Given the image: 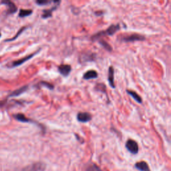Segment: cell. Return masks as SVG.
<instances>
[{"mask_svg": "<svg viewBox=\"0 0 171 171\" xmlns=\"http://www.w3.org/2000/svg\"><path fill=\"white\" fill-rule=\"evenodd\" d=\"M120 27L119 24L111 25L107 29V30L100 31V32L96 33L95 35H94L91 38L92 40H96V39L100 38L101 37L103 36H113L118 30H120Z\"/></svg>", "mask_w": 171, "mask_h": 171, "instance_id": "cell-1", "label": "cell"}, {"mask_svg": "<svg viewBox=\"0 0 171 171\" xmlns=\"http://www.w3.org/2000/svg\"><path fill=\"white\" fill-rule=\"evenodd\" d=\"M46 164L43 162H36L28 165L22 171H45Z\"/></svg>", "mask_w": 171, "mask_h": 171, "instance_id": "cell-2", "label": "cell"}, {"mask_svg": "<svg viewBox=\"0 0 171 171\" xmlns=\"http://www.w3.org/2000/svg\"><path fill=\"white\" fill-rule=\"evenodd\" d=\"M126 148L129 151L130 153L136 154L138 152V143L135 140L132 139H128L126 143Z\"/></svg>", "mask_w": 171, "mask_h": 171, "instance_id": "cell-3", "label": "cell"}, {"mask_svg": "<svg viewBox=\"0 0 171 171\" xmlns=\"http://www.w3.org/2000/svg\"><path fill=\"white\" fill-rule=\"evenodd\" d=\"M145 37L138 33H133L131 35L124 37L122 39L126 42H133L135 41H144L145 40Z\"/></svg>", "mask_w": 171, "mask_h": 171, "instance_id": "cell-4", "label": "cell"}, {"mask_svg": "<svg viewBox=\"0 0 171 171\" xmlns=\"http://www.w3.org/2000/svg\"><path fill=\"white\" fill-rule=\"evenodd\" d=\"M40 51V49H39L38 51H37L35 53H33V54H31L30 55H28V56H25L24 57H23V58L22 59H20V60H15V61L14 62H13L11 65H10V66L9 67H11V68H14V67H17V66H19V65H22L23 64V63L25 62H27L28 60H30L31 57H33L35 55H36L38 53V52Z\"/></svg>", "mask_w": 171, "mask_h": 171, "instance_id": "cell-5", "label": "cell"}, {"mask_svg": "<svg viewBox=\"0 0 171 171\" xmlns=\"http://www.w3.org/2000/svg\"><path fill=\"white\" fill-rule=\"evenodd\" d=\"M77 120L80 122L86 123L92 120V116L88 112H79L77 114Z\"/></svg>", "mask_w": 171, "mask_h": 171, "instance_id": "cell-6", "label": "cell"}, {"mask_svg": "<svg viewBox=\"0 0 171 171\" xmlns=\"http://www.w3.org/2000/svg\"><path fill=\"white\" fill-rule=\"evenodd\" d=\"M71 70H72V67L69 64H61L58 67L59 72L65 77H67L70 74Z\"/></svg>", "mask_w": 171, "mask_h": 171, "instance_id": "cell-7", "label": "cell"}, {"mask_svg": "<svg viewBox=\"0 0 171 171\" xmlns=\"http://www.w3.org/2000/svg\"><path fill=\"white\" fill-rule=\"evenodd\" d=\"M60 4V1L59 2H57L56 5H54L52 8L49 9L43 10V14H42L41 15L42 18H44V19H47V18H48V17H51L52 16V13H53L54 10H56L57 7H58Z\"/></svg>", "mask_w": 171, "mask_h": 171, "instance_id": "cell-8", "label": "cell"}, {"mask_svg": "<svg viewBox=\"0 0 171 171\" xmlns=\"http://www.w3.org/2000/svg\"><path fill=\"white\" fill-rule=\"evenodd\" d=\"M108 80L110 86L112 88H115V83H114V69L113 66H110L108 69Z\"/></svg>", "mask_w": 171, "mask_h": 171, "instance_id": "cell-9", "label": "cell"}, {"mask_svg": "<svg viewBox=\"0 0 171 171\" xmlns=\"http://www.w3.org/2000/svg\"><path fill=\"white\" fill-rule=\"evenodd\" d=\"M98 74L96 71L90 70L87 71V72L84 73L83 76V78L86 80H90V79H96L98 78Z\"/></svg>", "mask_w": 171, "mask_h": 171, "instance_id": "cell-10", "label": "cell"}, {"mask_svg": "<svg viewBox=\"0 0 171 171\" xmlns=\"http://www.w3.org/2000/svg\"><path fill=\"white\" fill-rule=\"evenodd\" d=\"M94 58H95V56L93 54H83L81 55V56H80V62L81 63H84L93 61V60H94Z\"/></svg>", "mask_w": 171, "mask_h": 171, "instance_id": "cell-11", "label": "cell"}, {"mask_svg": "<svg viewBox=\"0 0 171 171\" xmlns=\"http://www.w3.org/2000/svg\"><path fill=\"white\" fill-rule=\"evenodd\" d=\"M2 3L6 4L7 7H8V14H14L17 12V7L13 3V2L10 1H2Z\"/></svg>", "mask_w": 171, "mask_h": 171, "instance_id": "cell-12", "label": "cell"}, {"mask_svg": "<svg viewBox=\"0 0 171 171\" xmlns=\"http://www.w3.org/2000/svg\"><path fill=\"white\" fill-rule=\"evenodd\" d=\"M135 167L140 171H151L148 164L146 162L140 161L136 162Z\"/></svg>", "mask_w": 171, "mask_h": 171, "instance_id": "cell-13", "label": "cell"}, {"mask_svg": "<svg viewBox=\"0 0 171 171\" xmlns=\"http://www.w3.org/2000/svg\"><path fill=\"white\" fill-rule=\"evenodd\" d=\"M14 118L17 120L20 121V122H32V123L35 122L37 124V122H33V120H31L30 119V118H27L24 114H15V115H14Z\"/></svg>", "mask_w": 171, "mask_h": 171, "instance_id": "cell-14", "label": "cell"}, {"mask_svg": "<svg viewBox=\"0 0 171 171\" xmlns=\"http://www.w3.org/2000/svg\"><path fill=\"white\" fill-rule=\"evenodd\" d=\"M28 86H22V87L20 88L19 89H17L16 90H15L12 92L11 94H9V97H14V96H17L20 95V94H23V92H25L28 90Z\"/></svg>", "mask_w": 171, "mask_h": 171, "instance_id": "cell-15", "label": "cell"}, {"mask_svg": "<svg viewBox=\"0 0 171 171\" xmlns=\"http://www.w3.org/2000/svg\"><path fill=\"white\" fill-rule=\"evenodd\" d=\"M126 91H127V93L128 94H130V95L132 96V98L138 102V103L141 104L142 102H143V99H142L140 96L136 93V92L133 90H127Z\"/></svg>", "mask_w": 171, "mask_h": 171, "instance_id": "cell-16", "label": "cell"}, {"mask_svg": "<svg viewBox=\"0 0 171 171\" xmlns=\"http://www.w3.org/2000/svg\"><path fill=\"white\" fill-rule=\"evenodd\" d=\"M95 90L98 92H102L106 94L107 95V92H106V87L104 84H97L95 86Z\"/></svg>", "mask_w": 171, "mask_h": 171, "instance_id": "cell-17", "label": "cell"}, {"mask_svg": "<svg viewBox=\"0 0 171 171\" xmlns=\"http://www.w3.org/2000/svg\"><path fill=\"white\" fill-rule=\"evenodd\" d=\"M33 12L31 9H20L19 13V16L20 17H27L28 15L32 14Z\"/></svg>", "mask_w": 171, "mask_h": 171, "instance_id": "cell-18", "label": "cell"}, {"mask_svg": "<svg viewBox=\"0 0 171 171\" xmlns=\"http://www.w3.org/2000/svg\"><path fill=\"white\" fill-rule=\"evenodd\" d=\"M99 43L105 49H106L107 51L112 52V46H110V44L108 43V42H106V41H104V40H100L99 41Z\"/></svg>", "mask_w": 171, "mask_h": 171, "instance_id": "cell-19", "label": "cell"}, {"mask_svg": "<svg viewBox=\"0 0 171 171\" xmlns=\"http://www.w3.org/2000/svg\"><path fill=\"white\" fill-rule=\"evenodd\" d=\"M39 86H44V87H46L47 88H48L49 89V90H54V86L52 85V84H49L48 82H47V81H40V82L38 84Z\"/></svg>", "mask_w": 171, "mask_h": 171, "instance_id": "cell-20", "label": "cell"}, {"mask_svg": "<svg viewBox=\"0 0 171 171\" xmlns=\"http://www.w3.org/2000/svg\"><path fill=\"white\" fill-rule=\"evenodd\" d=\"M36 2L39 6H45V5L51 4L52 2H53V1H50V0H38Z\"/></svg>", "mask_w": 171, "mask_h": 171, "instance_id": "cell-21", "label": "cell"}, {"mask_svg": "<svg viewBox=\"0 0 171 171\" xmlns=\"http://www.w3.org/2000/svg\"><path fill=\"white\" fill-rule=\"evenodd\" d=\"M87 171H101V170L100 169V168L96 164H93L92 166H90V167L88 168Z\"/></svg>", "mask_w": 171, "mask_h": 171, "instance_id": "cell-22", "label": "cell"}, {"mask_svg": "<svg viewBox=\"0 0 171 171\" xmlns=\"http://www.w3.org/2000/svg\"><path fill=\"white\" fill-rule=\"evenodd\" d=\"M25 29H26V28H25V27H23V28H21V29H20V30L19 31H18V33H17V35L15 36H14V38H13L12 39H9V41H12V40H14V39H16V38H17V36H19L20 34L21 33H22L23 30H25Z\"/></svg>", "mask_w": 171, "mask_h": 171, "instance_id": "cell-23", "label": "cell"}, {"mask_svg": "<svg viewBox=\"0 0 171 171\" xmlns=\"http://www.w3.org/2000/svg\"><path fill=\"white\" fill-rule=\"evenodd\" d=\"M6 103V100H4V101H1V102H0V108L3 107Z\"/></svg>", "mask_w": 171, "mask_h": 171, "instance_id": "cell-24", "label": "cell"}, {"mask_svg": "<svg viewBox=\"0 0 171 171\" xmlns=\"http://www.w3.org/2000/svg\"><path fill=\"white\" fill-rule=\"evenodd\" d=\"M0 36H1V33H0Z\"/></svg>", "mask_w": 171, "mask_h": 171, "instance_id": "cell-25", "label": "cell"}]
</instances>
